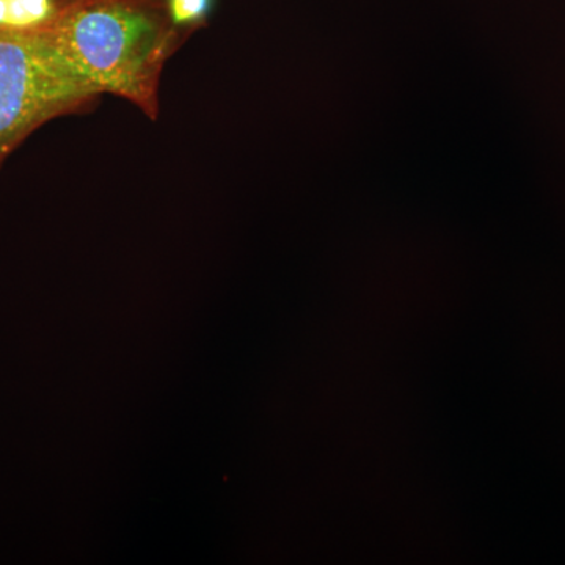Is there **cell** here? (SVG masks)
<instances>
[{"mask_svg": "<svg viewBox=\"0 0 565 565\" xmlns=\"http://www.w3.org/2000/svg\"><path fill=\"white\" fill-rule=\"evenodd\" d=\"M65 0H0V33L43 39L57 24Z\"/></svg>", "mask_w": 565, "mask_h": 565, "instance_id": "3", "label": "cell"}, {"mask_svg": "<svg viewBox=\"0 0 565 565\" xmlns=\"http://www.w3.org/2000/svg\"><path fill=\"white\" fill-rule=\"evenodd\" d=\"M99 96L46 36L0 33V169L41 126L87 110Z\"/></svg>", "mask_w": 565, "mask_h": 565, "instance_id": "2", "label": "cell"}, {"mask_svg": "<svg viewBox=\"0 0 565 565\" xmlns=\"http://www.w3.org/2000/svg\"><path fill=\"white\" fill-rule=\"evenodd\" d=\"M166 3L174 29L191 36L211 20L217 0H166Z\"/></svg>", "mask_w": 565, "mask_h": 565, "instance_id": "4", "label": "cell"}, {"mask_svg": "<svg viewBox=\"0 0 565 565\" xmlns=\"http://www.w3.org/2000/svg\"><path fill=\"white\" fill-rule=\"evenodd\" d=\"M46 39L102 95L156 120L163 68L189 36L174 29L166 0H65Z\"/></svg>", "mask_w": 565, "mask_h": 565, "instance_id": "1", "label": "cell"}]
</instances>
